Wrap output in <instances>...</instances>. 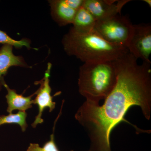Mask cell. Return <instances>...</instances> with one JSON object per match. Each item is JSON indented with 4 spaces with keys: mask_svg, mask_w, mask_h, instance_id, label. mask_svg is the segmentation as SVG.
Instances as JSON below:
<instances>
[{
    "mask_svg": "<svg viewBox=\"0 0 151 151\" xmlns=\"http://www.w3.org/2000/svg\"><path fill=\"white\" fill-rule=\"evenodd\" d=\"M117 80L115 60L84 63L79 68L78 91L86 102L99 105L112 92Z\"/></svg>",
    "mask_w": 151,
    "mask_h": 151,
    "instance_id": "cell-3",
    "label": "cell"
},
{
    "mask_svg": "<svg viewBox=\"0 0 151 151\" xmlns=\"http://www.w3.org/2000/svg\"><path fill=\"white\" fill-rule=\"evenodd\" d=\"M51 68V63H49L43 78L40 81L35 82V84H40V86L35 92L36 97L34 100H33V104L37 105L38 108V113L36 116L34 122L32 124L34 128H36L38 124L43 123L42 113L46 108H49L50 112H51L55 108L56 103L52 101L53 97L51 96L52 89L50 85L49 78Z\"/></svg>",
    "mask_w": 151,
    "mask_h": 151,
    "instance_id": "cell-6",
    "label": "cell"
},
{
    "mask_svg": "<svg viewBox=\"0 0 151 151\" xmlns=\"http://www.w3.org/2000/svg\"><path fill=\"white\" fill-rule=\"evenodd\" d=\"M31 41L28 39L24 38L19 40H15L11 37L5 32L0 30V44L9 45L14 47L17 49L22 48L24 47L28 49L32 48Z\"/></svg>",
    "mask_w": 151,
    "mask_h": 151,
    "instance_id": "cell-13",
    "label": "cell"
},
{
    "mask_svg": "<svg viewBox=\"0 0 151 151\" xmlns=\"http://www.w3.org/2000/svg\"><path fill=\"white\" fill-rule=\"evenodd\" d=\"M54 131L53 130L49 140L46 142L43 147H40L37 143H31L26 151H60L55 141Z\"/></svg>",
    "mask_w": 151,
    "mask_h": 151,
    "instance_id": "cell-14",
    "label": "cell"
},
{
    "mask_svg": "<svg viewBox=\"0 0 151 151\" xmlns=\"http://www.w3.org/2000/svg\"><path fill=\"white\" fill-rule=\"evenodd\" d=\"M90 151V150H89V151Z\"/></svg>",
    "mask_w": 151,
    "mask_h": 151,
    "instance_id": "cell-16",
    "label": "cell"
},
{
    "mask_svg": "<svg viewBox=\"0 0 151 151\" xmlns=\"http://www.w3.org/2000/svg\"><path fill=\"white\" fill-rule=\"evenodd\" d=\"M129 52L115 60L117 82L102 106L85 101L75 119L85 128L91 140V151H111L110 134L117 124L125 121L127 111L133 105L140 107L150 120L151 114V63L138 64Z\"/></svg>",
    "mask_w": 151,
    "mask_h": 151,
    "instance_id": "cell-1",
    "label": "cell"
},
{
    "mask_svg": "<svg viewBox=\"0 0 151 151\" xmlns=\"http://www.w3.org/2000/svg\"><path fill=\"white\" fill-rule=\"evenodd\" d=\"M84 0L83 6L90 13L96 21L121 14L124 6L129 0Z\"/></svg>",
    "mask_w": 151,
    "mask_h": 151,
    "instance_id": "cell-8",
    "label": "cell"
},
{
    "mask_svg": "<svg viewBox=\"0 0 151 151\" xmlns=\"http://www.w3.org/2000/svg\"><path fill=\"white\" fill-rule=\"evenodd\" d=\"M27 113L26 112L19 111L16 114L0 116V126L6 124H16L21 128L22 132H24L28 127L26 122Z\"/></svg>",
    "mask_w": 151,
    "mask_h": 151,
    "instance_id": "cell-12",
    "label": "cell"
},
{
    "mask_svg": "<svg viewBox=\"0 0 151 151\" xmlns=\"http://www.w3.org/2000/svg\"><path fill=\"white\" fill-rule=\"evenodd\" d=\"M62 43L67 55L76 57L84 63L113 61L129 52L125 47L106 41L94 30L83 33L72 27L63 36Z\"/></svg>",
    "mask_w": 151,
    "mask_h": 151,
    "instance_id": "cell-2",
    "label": "cell"
},
{
    "mask_svg": "<svg viewBox=\"0 0 151 151\" xmlns=\"http://www.w3.org/2000/svg\"><path fill=\"white\" fill-rule=\"evenodd\" d=\"M145 1V2L147 3V4L149 5V6H150V7H151V1L150 0H144V1Z\"/></svg>",
    "mask_w": 151,
    "mask_h": 151,
    "instance_id": "cell-15",
    "label": "cell"
},
{
    "mask_svg": "<svg viewBox=\"0 0 151 151\" xmlns=\"http://www.w3.org/2000/svg\"><path fill=\"white\" fill-rule=\"evenodd\" d=\"M13 47L4 45L0 47V91L5 82L4 76L7 74L10 68L20 66L31 68L27 64L22 56H17L13 52Z\"/></svg>",
    "mask_w": 151,
    "mask_h": 151,
    "instance_id": "cell-9",
    "label": "cell"
},
{
    "mask_svg": "<svg viewBox=\"0 0 151 151\" xmlns=\"http://www.w3.org/2000/svg\"><path fill=\"white\" fill-rule=\"evenodd\" d=\"M96 22L92 14L83 6L76 14L72 27L78 32L86 33L94 31Z\"/></svg>",
    "mask_w": 151,
    "mask_h": 151,
    "instance_id": "cell-11",
    "label": "cell"
},
{
    "mask_svg": "<svg viewBox=\"0 0 151 151\" xmlns=\"http://www.w3.org/2000/svg\"><path fill=\"white\" fill-rule=\"evenodd\" d=\"M128 51L137 59L151 63V25L150 24H134L133 33L127 46Z\"/></svg>",
    "mask_w": 151,
    "mask_h": 151,
    "instance_id": "cell-5",
    "label": "cell"
},
{
    "mask_svg": "<svg viewBox=\"0 0 151 151\" xmlns=\"http://www.w3.org/2000/svg\"><path fill=\"white\" fill-rule=\"evenodd\" d=\"M3 86H4L7 91L6 98L8 104L7 112L9 114H12L15 110L26 112L27 110L32 108V97L34 96V93L28 97H24L22 94L17 93L15 89H11L5 81L3 83Z\"/></svg>",
    "mask_w": 151,
    "mask_h": 151,
    "instance_id": "cell-10",
    "label": "cell"
},
{
    "mask_svg": "<svg viewBox=\"0 0 151 151\" xmlns=\"http://www.w3.org/2000/svg\"><path fill=\"white\" fill-rule=\"evenodd\" d=\"M84 0H52L49 1L52 17L60 26L72 24L77 11L83 6Z\"/></svg>",
    "mask_w": 151,
    "mask_h": 151,
    "instance_id": "cell-7",
    "label": "cell"
},
{
    "mask_svg": "<svg viewBox=\"0 0 151 151\" xmlns=\"http://www.w3.org/2000/svg\"><path fill=\"white\" fill-rule=\"evenodd\" d=\"M133 29L134 24L128 17L118 14L96 21L94 30L109 43L127 49Z\"/></svg>",
    "mask_w": 151,
    "mask_h": 151,
    "instance_id": "cell-4",
    "label": "cell"
}]
</instances>
